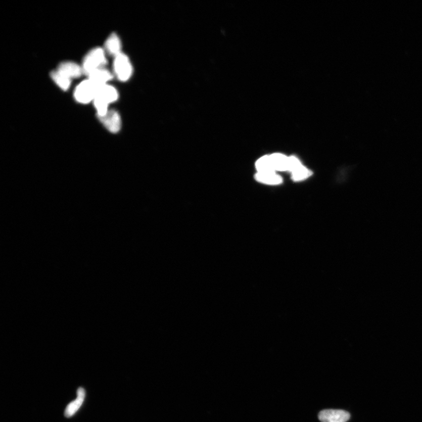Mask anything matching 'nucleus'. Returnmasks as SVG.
<instances>
[{
    "mask_svg": "<svg viewBox=\"0 0 422 422\" xmlns=\"http://www.w3.org/2000/svg\"><path fill=\"white\" fill-rule=\"evenodd\" d=\"M107 64L105 51L101 48H95L88 53L84 57L82 63L84 74L87 75L97 69L104 68Z\"/></svg>",
    "mask_w": 422,
    "mask_h": 422,
    "instance_id": "f257e3e1",
    "label": "nucleus"
},
{
    "mask_svg": "<svg viewBox=\"0 0 422 422\" xmlns=\"http://www.w3.org/2000/svg\"><path fill=\"white\" fill-rule=\"evenodd\" d=\"M99 86L89 79L80 82L75 88L73 96L75 101L80 104H87L93 102Z\"/></svg>",
    "mask_w": 422,
    "mask_h": 422,
    "instance_id": "f03ea898",
    "label": "nucleus"
},
{
    "mask_svg": "<svg viewBox=\"0 0 422 422\" xmlns=\"http://www.w3.org/2000/svg\"><path fill=\"white\" fill-rule=\"evenodd\" d=\"M113 70L117 79L121 82H127L133 75V68L129 58L123 53L115 57Z\"/></svg>",
    "mask_w": 422,
    "mask_h": 422,
    "instance_id": "7ed1b4c3",
    "label": "nucleus"
},
{
    "mask_svg": "<svg viewBox=\"0 0 422 422\" xmlns=\"http://www.w3.org/2000/svg\"><path fill=\"white\" fill-rule=\"evenodd\" d=\"M104 126L112 133H117L122 127V119L120 114L115 110H109L104 116L98 117Z\"/></svg>",
    "mask_w": 422,
    "mask_h": 422,
    "instance_id": "20e7f679",
    "label": "nucleus"
},
{
    "mask_svg": "<svg viewBox=\"0 0 422 422\" xmlns=\"http://www.w3.org/2000/svg\"><path fill=\"white\" fill-rule=\"evenodd\" d=\"M350 418V413L343 410H324L318 414L321 422H347Z\"/></svg>",
    "mask_w": 422,
    "mask_h": 422,
    "instance_id": "39448f33",
    "label": "nucleus"
},
{
    "mask_svg": "<svg viewBox=\"0 0 422 422\" xmlns=\"http://www.w3.org/2000/svg\"><path fill=\"white\" fill-rule=\"evenodd\" d=\"M57 71L71 80L79 78L83 73L81 66L71 61L62 62L58 65Z\"/></svg>",
    "mask_w": 422,
    "mask_h": 422,
    "instance_id": "423d86ee",
    "label": "nucleus"
},
{
    "mask_svg": "<svg viewBox=\"0 0 422 422\" xmlns=\"http://www.w3.org/2000/svg\"><path fill=\"white\" fill-rule=\"evenodd\" d=\"M87 76L88 79L91 80L99 87L108 84V82L113 78L112 73L105 68L98 69L90 72Z\"/></svg>",
    "mask_w": 422,
    "mask_h": 422,
    "instance_id": "0eeeda50",
    "label": "nucleus"
},
{
    "mask_svg": "<svg viewBox=\"0 0 422 422\" xmlns=\"http://www.w3.org/2000/svg\"><path fill=\"white\" fill-rule=\"evenodd\" d=\"M96 97L110 105L118 100L119 93L115 87L106 84L98 87Z\"/></svg>",
    "mask_w": 422,
    "mask_h": 422,
    "instance_id": "6e6552de",
    "label": "nucleus"
},
{
    "mask_svg": "<svg viewBox=\"0 0 422 422\" xmlns=\"http://www.w3.org/2000/svg\"><path fill=\"white\" fill-rule=\"evenodd\" d=\"M122 42L119 36L115 33H112L109 36L105 43V48L106 52L110 56L114 57L118 56L122 53Z\"/></svg>",
    "mask_w": 422,
    "mask_h": 422,
    "instance_id": "1a4fd4ad",
    "label": "nucleus"
},
{
    "mask_svg": "<svg viewBox=\"0 0 422 422\" xmlns=\"http://www.w3.org/2000/svg\"><path fill=\"white\" fill-rule=\"evenodd\" d=\"M85 390L83 388H78V391H77L76 399L69 403L65 409V416L66 417H70L74 415L77 411L82 406L84 399H85Z\"/></svg>",
    "mask_w": 422,
    "mask_h": 422,
    "instance_id": "9d476101",
    "label": "nucleus"
},
{
    "mask_svg": "<svg viewBox=\"0 0 422 422\" xmlns=\"http://www.w3.org/2000/svg\"><path fill=\"white\" fill-rule=\"evenodd\" d=\"M255 177L257 181L268 185H278L282 182V178L275 171L257 172Z\"/></svg>",
    "mask_w": 422,
    "mask_h": 422,
    "instance_id": "9b49d317",
    "label": "nucleus"
},
{
    "mask_svg": "<svg viewBox=\"0 0 422 422\" xmlns=\"http://www.w3.org/2000/svg\"><path fill=\"white\" fill-rule=\"evenodd\" d=\"M270 157L275 171H288L289 157L280 153L273 154Z\"/></svg>",
    "mask_w": 422,
    "mask_h": 422,
    "instance_id": "f8f14e48",
    "label": "nucleus"
},
{
    "mask_svg": "<svg viewBox=\"0 0 422 422\" xmlns=\"http://www.w3.org/2000/svg\"><path fill=\"white\" fill-rule=\"evenodd\" d=\"M50 76L53 81L61 89L67 91L69 89L71 84L72 80L67 78L58 71H53L51 72Z\"/></svg>",
    "mask_w": 422,
    "mask_h": 422,
    "instance_id": "ddd939ff",
    "label": "nucleus"
},
{
    "mask_svg": "<svg viewBox=\"0 0 422 422\" xmlns=\"http://www.w3.org/2000/svg\"><path fill=\"white\" fill-rule=\"evenodd\" d=\"M256 168L258 172L275 171L271 164L270 156H263L256 161Z\"/></svg>",
    "mask_w": 422,
    "mask_h": 422,
    "instance_id": "4468645a",
    "label": "nucleus"
},
{
    "mask_svg": "<svg viewBox=\"0 0 422 422\" xmlns=\"http://www.w3.org/2000/svg\"><path fill=\"white\" fill-rule=\"evenodd\" d=\"M312 174L313 173L309 169L302 166L292 172V178L294 181H300L310 177Z\"/></svg>",
    "mask_w": 422,
    "mask_h": 422,
    "instance_id": "2eb2a0df",
    "label": "nucleus"
},
{
    "mask_svg": "<svg viewBox=\"0 0 422 422\" xmlns=\"http://www.w3.org/2000/svg\"><path fill=\"white\" fill-rule=\"evenodd\" d=\"M302 166H303V165L301 164L299 160L296 157L292 156L289 157L288 171L293 172Z\"/></svg>",
    "mask_w": 422,
    "mask_h": 422,
    "instance_id": "dca6fc26",
    "label": "nucleus"
}]
</instances>
